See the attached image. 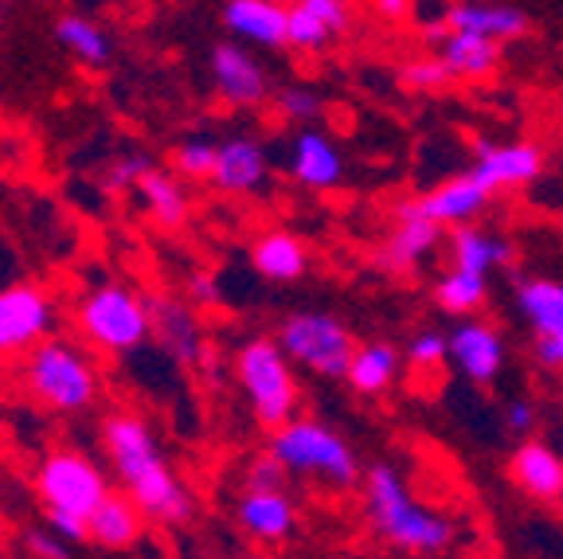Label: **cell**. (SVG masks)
<instances>
[{"label": "cell", "instance_id": "38", "mask_svg": "<svg viewBox=\"0 0 563 559\" xmlns=\"http://www.w3.org/2000/svg\"><path fill=\"white\" fill-rule=\"evenodd\" d=\"M185 294H188V306L196 309H216L220 306V282H216V274L211 271H192L185 278Z\"/></svg>", "mask_w": 563, "mask_h": 559}, {"label": "cell", "instance_id": "1", "mask_svg": "<svg viewBox=\"0 0 563 559\" xmlns=\"http://www.w3.org/2000/svg\"><path fill=\"white\" fill-rule=\"evenodd\" d=\"M102 446L110 470L118 473L122 490L137 501V508L157 525H185L192 520V490L176 478L161 450L157 435L137 412H110L102 419Z\"/></svg>", "mask_w": 563, "mask_h": 559}, {"label": "cell", "instance_id": "19", "mask_svg": "<svg viewBox=\"0 0 563 559\" xmlns=\"http://www.w3.org/2000/svg\"><path fill=\"white\" fill-rule=\"evenodd\" d=\"M286 20L290 9L282 0H223V28L239 44L286 47Z\"/></svg>", "mask_w": 563, "mask_h": 559}, {"label": "cell", "instance_id": "27", "mask_svg": "<svg viewBox=\"0 0 563 559\" xmlns=\"http://www.w3.org/2000/svg\"><path fill=\"white\" fill-rule=\"evenodd\" d=\"M137 200H141V208H145V216L165 231L185 228L188 208H192L188 188L180 184V176L165 173V168H153V173L137 184Z\"/></svg>", "mask_w": 563, "mask_h": 559}, {"label": "cell", "instance_id": "34", "mask_svg": "<svg viewBox=\"0 0 563 559\" xmlns=\"http://www.w3.org/2000/svg\"><path fill=\"white\" fill-rule=\"evenodd\" d=\"M399 83H404L411 95H434V90L450 87L454 75L442 63V55H419V59H407L404 70H399Z\"/></svg>", "mask_w": 563, "mask_h": 559}, {"label": "cell", "instance_id": "35", "mask_svg": "<svg viewBox=\"0 0 563 559\" xmlns=\"http://www.w3.org/2000/svg\"><path fill=\"white\" fill-rule=\"evenodd\" d=\"M153 157H145V153H125V157H118L114 165L106 168L102 176V188L110 196H122V193H137V184L145 180V176L153 173Z\"/></svg>", "mask_w": 563, "mask_h": 559}, {"label": "cell", "instance_id": "42", "mask_svg": "<svg viewBox=\"0 0 563 559\" xmlns=\"http://www.w3.org/2000/svg\"><path fill=\"white\" fill-rule=\"evenodd\" d=\"M372 9L384 20H404L407 9H411V0H372Z\"/></svg>", "mask_w": 563, "mask_h": 559}, {"label": "cell", "instance_id": "11", "mask_svg": "<svg viewBox=\"0 0 563 559\" xmlns=\"http://www.w3.org/2000/svg\"><path fill=\"white\" fill-rule=\"evenodd\" d=\"M208 67L216 95L235 110H255L271 98V75L239 40H223V44L211 47Z\"/></svg>", "mask_w": 563, "mask_h": 559}, {"label": "cell", "instance_id": "18", "mask_svg": "<svg viewBox=\"0 0 563 559\" xmlns=\"http://www.w3.org/2000/svg\"><path fill=\"white\" fill-rule=\"evenodd\" d=\"M235 516L239 525H243V533L263 544L290 540L294 528H298V508H294L286 490H243Z\"/></svg>", "mask_w": 563, "mask_h": 559}, {"label": "cell", "instance_id": "31", "mask_svg": "<svg viewBox=\"0 0 563 559\" xmlns=\"http://www.w3.org/2000/svg\"><path fill=\"white\" fill-rule=\"evenodd\" d=\"M485 297H489V278L457 271V266H450V271L439 274V282H434V302H439L442 314L470 317L485 306Z\"/></svg>", "mask_w": 563, "mask_h": 559}, {"label": "cell", "instance_id": "39", "mask_svg": "<svg viewBox=\"0 0 563 559\" xmlns=\"http://www.w3.org/2000/svg\"><path fill=\"white\" fill-rule=\"evenodd\" d=\"M47 528H52L59 540L67 544H87L90 540V520L87 516H75V513H55L47 508Z\"/></svg>", "mask_w": 563, "mask_h": 559}, {"label": "cell", "instance_id": "33", "mask_svg": "<svg viewBox=\"0 0 563 559\" xmlns=\"http://www.w3.org/2000/svg\"><path fill=\"white\" fill-rule=\"evenodd\" d=\"M274 106H278L282 122L290 125H313L317 118L325 114V102H321V95H317L313 87H301V83H290V87H282L278 95H274Z\"/></svg>", "mask_w": 563, "mask_h": 559}, {"label": "cell", "instance_id": "12", "mask_svg": "<svg viewBox=\"0 0 563 559\" xmlns=\"http://www.w3.org/2000/svg\"><path fill=\"white\" fill-rule=\"evenodd\" d=\"M150 302V321H153V341L165 352L173 364L180 368H196L203 364V352H208V341H203V329L196 321L188 302L173 294H153L145 297Z\"/></svg>", "mask_w": 563, "mask_h": 559}, {"label": "cell", "instance_id": "28", "mask_svg": "<svg viewBox=\"0 0 563 559\" xmlns=\"http://www.w3.org/2000/svg\"><path fill=\"white\" fill-rule=\"evenodd\" d=\"M509 259H512V246L505 243L501 235L482 231L477 223H466V228L450 231V266H457V271L489 278V271L505 266Z\"/></svg>", "mask_w": 563, "mask_h": 559}, {"label": "cell", "instance_id": "5", "mask_svg": "<svg viewBox=\"0 0 563 559\" xmlns=\"http://www.w3.org/2000/svg\"><path fill=\"white\" fill-rule=\"evenodd\" d=\"M274 458L298 478H317L333 485V490H352L356 481H364L361 458L336 435L333 427H325L321 419H290L286 427L271 430V442H266Z\"/></svg>", "mask_w": 563, "mask_h": 559}, {"label": "cell", "instance_id": "24", "mask_svg": "<svg viewBox=\"0 0 563 559\" xmlns=\"http://www.w3.org/2000/svg\"><path fill=\"white\" fill-rule=\"evenodd\" d=\"M145 520H150V516L141 513L137 501H133L130 493L110 490V497L90 513V540L102 544V548H114V551L133 548V544L145 536Z\"/></svg>", "mask_w": 563, "mask_h": 559}, {"label": "cell", "instance_id": "23", "mask_svg": "<svg viewBox=\"0 0 563 559\" xmlns=\"http://www.w3.org/2000/svg\"><path fill=\"white\" fill-rule=\"evenodd\" d=\"M251 266L263 274L266 282H298L309 271V246L301 243L294 231L286 228H271L251 243Z\"/></svg>", "mask_w": 563, "mask_h": 559}, {"label": "cell", "instance_id": "9", "mask_svg": "<svg viewBox=\"0 0 563 559\" xmlns=\"http://www.w3.org/2000/svg\"><path fill=\"white\" fill-rule=\"evenodd\" d=\"M59 302L40 282H12L0 289V360L27 357L35 344L55 337Z\"/></svg>", "mask_w": 563, "mask_h": 559}, {"label": "cell", "instance_id": "7", "mask_svg": "<svg viewBox=\"0 0 563 559\" xmlns=\"http://www.w3.org/2000/svg\"><path fill=\"white\" fill-rule=\"evenodd\" d=\"M274 341L294 360V368L317 380H344L352 352H356L349 325L325 309H298V314L282 317Z\"/></svg>", "mask_w": 563, "mask_h": 559}, {"label": "cell", "instance_id": "10", "mask_svg": "<svg viewBox=\"0 0 563 559\" xmlns=\"http://www.w3.org/2000/svg\"><path fill=\"white\" fill-rule=\"evenodd\" d=\"M493 193L477 180L474 173H457L450 180H442L439 188L431 193L415 196V200H399L396 204V219L399 216H419V219H434L439 228L454 231V228H466L489 208Z\"/></svg>", "mask_w": 563, "mask_h": 559}, {"label": "cell", "instance_id": "37", "mask_svg": "<svg viewBox=\"0 0 563 559\" xmlns=\"http://www.w3.org/2000/svg\"><path fill=\"white\" fill-rule=\"evenodd\" d=\"M286 478H290V470L266 450V454H258L255 462H251V470H246V490H286Z\"/></svg>", "mask_w": 563, "mask_h": 559}, {"label": "cell", "instance_id": "41", "mask_svg": "<svg viewBox=\"0 0 563 559\" xmlns=\"http://www.w3.org/2000/svg\"><path fill=\"white\" fill-rule=\"evenodd\" d=\"M27 556L32 559H70V544L47 528V533H27Z\"/></svg>", "mask_w": 563, "mask_h": 559}, {"label": "cell", "instance_id": "2", "mask_svg": "<svg viewBox=\"0 0 563 559\" xmlns=\"http://www.w3.org/2000/svg\"><path fill=\"white\" fill-rule=\"evenodd\" d=\"M364 508L379 540L407 556H442L462 536L454 516L422 505L391 462H376L372 470H364Z\"/></svg>", "mask_w": 563, "mask_h": 559}, {"label": "cell", "instance_id": "25", "mask_svg": "<svg viewBox=\"0 0 563 559\" xmlns=\"http://www.w3.org/2000/svg\"><path fill=\"white\" fill-rule=\"evenodd\" d=\"M439 55L450 67V75L466 83L489 79L493 70L501 67V44L477 32H446L439 40Z\"/></svg>", "mask_w": 563, "mask_h": 559}, {"label": "cell", "instance_id": "17", "mask_svg": "<svg viewBox=\"0 0 563 559\" xmlns=\"http://www.w3.org/2000/svg\"><path fill=\"white\" fill-rule=\"evenodd\" d=\"M290 176L309 193H329L344 180V157L321 130H301L290 145Z\"/></svg>", "mask_w": 563, "mask_h": 559}, {"label": "cell", "instance_id": "40", "mask_svg": "<svg viewBox=\"0 0 563 559\" xmlns=\"http://www.w3.org/2000/svg\"><path fill=\"white\" fill-rule=\"evenodd\" d=\"M532 427H537V412L528 399H509L505 403V430L517 438H532Z\"/></svg>", "mask_w": 563, "mask_h": 559}, {"label": "cell", "instance_id": "22", "mask_svg": "<svg viewBox=\"0 0 563 559\" xmlns=\"http://www.w3.org/2000/svg\"><path fill=\"white\" fill-rule=\"evenodd\" d=\"M442 231L446 228H439L434 219L399 216L391 235H387L384 246H379V266H387V271H396V274L415 271L422 259H431V254L439 251Z\"/></svg>", "mask_w": 563, "mask_h": 559}, {"label": "cell", "instance_id": "30", "mask_svg": "<svg viewBox=\"0 0 563 559\" xmlns=\"http://www.w3.org/2000/svg\"><path fill=\"white\" fill-rule=\"evenodd\" d=\"M517 306L537 337H563V282L552 278L520 282Z\"/></svg>", "mask_w": 563, "mask_h": 559}, {"label": "cell", "instance_id": "15", "mask_svg": "<svg viewBox=\"0 0 563 559\" xmlns=\"http://www.w3.org/2000/svg\"><path fill=\"white\" fill-rule=\"evenodd\" d=\"M470 173L489 188V193H509V188H525L544 173V149L537 141H505V145H489L477 141V161Z\"/></svg>", "mask_w": 563, "mask_h": 559}, {"label": "cell", "instance_id": "6", "mask_svg": "<svg viewBox=\"0 0 563 559\" xmlns=\"http://www.w3.org/2000/svg\"><path fill=\"white\" fill-rule=\"evenodd\" d=\"M235 380L243 387L255 419L266 430L286 427L298 419L301 387L294 376V360L282 352L274 337H251L235 349Z\"/></svg>", "mask_w": 563, "mask_h": 559}, {"label": "cell", "instance_id": "16", "mask_svg": "<svg viewBox=\"0 0 563 559\" xmlns=\"http://www.w3.org/2000/svg\"><path fill=\"white\" fill-rule=\"evenodd\" d=\"M352 24L349 0H294L286 20V47L317 55L333 47Z\"/></svg>", "mask_w": 563, "mask_h": 559}, {"label": "cell", "instance_id": "21", "mask_svg": "<svg viewBox=\"0 0 563 559\" xmlns=\"http://www.w3.org/2000/svg\"><path fill=\"white\" fill-rule=\"evenodd\" d=\"M446 32H477L497 44L520 40L528 32V17L512 4H493V0H457L446 9Z\"/></svg>", "mask_w": 563, "mask_h": 559}, {"label": "cell", "instance_id": "29", "mask_svg": "<svg viewBox=\"0 0 563 559\" xmlns=\"http://www.w3.org/2000/svg\"><path fill=\"white\" fill-rule=\"evenodd\" d=\"M55 40L59 47H67L82 67H106V63L114 59V44H110V35L98 20L82 17V12H63L55 20Z\"/></svg>", "mask_w": 563, "mask_h": 559}, {"label": "cell", "instance_id": "26", "mask_svg": "<svg viewBox=\"0 0 563 559\" xmlns=\"http://www.w3.org/2000/svg\"><path fill=\"white\" fill-rule=\"evenodd\" d=\"M399 368H404V357H399L396 344H387V341L356 344L344 384H349L356 395H384L396 387Z\"/></svg>", "mask_w": 563, "mask_h": 559}, {"label": "cell", "instance_id": "8", "mask_svg": "<svg viewBox=\"0 0 563 559\" xmlns=\"http://www.w3.org/2000/svg\"><path fill=\"white\" fill-rule=\"evenodd\" d=\"M35 493H40L44 508L90 520V513L110 497V481H106L102 465L82 450H52L35 465Z\"/></svg>", "mask_w": 563, "mask_h": 559}, {"label": "cell", "instance_id": "20", "mask_svg": "<svg viewBox=\"0 0 563 559\" xmlns=\"http://www.w3.org/2000/svg\"><path fill=\"white\" fill-rule=\"evenodd\" d=\"M509 478L517 481L528 497L537 501H563V458L548 442L525 438L509 458Z\"/></svg>", "mask_w": 563, "mask_h": 559}, {"label": "cell", "instance_id": "4", "mask_svg": "<svg viewBox=\"0 0 563 559\" xmlns=\"http://www.w3.org/2000/svg\"><path fill=\"white\" fill-rule=\"evenodd\" d=\"M75 332L82 337V344H90L102 357H133L137 349H145L153 337L150 321V302L137 289L122 286V282H102L90 286L87 294L75 302Z\"/></svg>", "mask_w": 563, "mask_h": 559}, {"label": "cell", "instance_id": "36", "mask_svg": "<svg viewBox=\"0 0 563 559\" xmlns=\"http://www.w3.org/2000/svg\"><path fill=\"white\" fill-rule=\"evenodd\" d=\"M442 360H450V337H446V332L422 329V332H415L411 341H407V364H411V368L431 372V368H439Z\"/></svg>", "mask_w": 563, "mask_h": 559}, {"label": "cell", "instance_id": "14", "mask_svg": "<svg viewBox=\"0 0 563 559\" xmlns=\"http://www.w3.org/2000/svg\"><path fill=\"white\" fill-rule=\"evenodd\" d=\"M271 184V153L251 133L220 141V161L211 173V188L223 196H258Z\"/></svg>", "mask_w": 563, "mask_h": 559}, {"label": "cell", "instance_id": "13", "mask_svg": "<svg viewBox=\"0 0 563 559\" xmlns=\"http://www.w3.org/2000/svg\"><path fill=\"white\" fill-rule=\"evenodd\" d=\"M450 364L477 387H489L505 368V341L497 325L482 317H462L450 332Z\"/></svg>", "mask_w": 563, "mask_h": 559}, {"label": "cell", "instance_id": "3", "mask_svg": "<svg viewBox=\"0 0 563 559\" xmlns=\"http://www.w3.org/2000/svg\"><path fill=\"white\" fill-rule=\"evenodd\" d=\"M20 376L27 395L55 415H87L102 392V376L90 352L67 337H47L44 344H35L24 357Z\"/></svg>", "mask_w": 563, "mask_h": 559}, {"label": "cell", "instance_id": "32", "mask_svg": "<svg viewBox=\"0 0 563 559\" xmlns=\"http://www.w3.org/2000/svg\"><path fill=\"white\" fill-rule=\"evenodd\" d=\"M216 161H220V141L203 138V133L185 138L173 149V168H176V176H185V180H211Z\"/></svg>", "mask_w": 563, "mask_h": 559}]
</instances>
